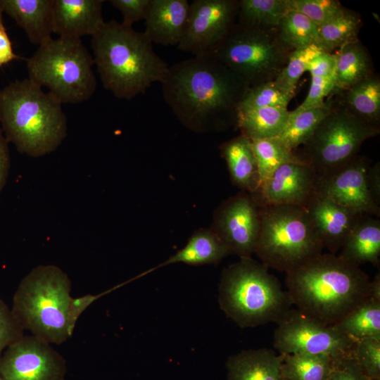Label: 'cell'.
Returning a JSON list of instances; mask_svg holds the SVG:
<instances>
[{
	"instance_id": "6da1fadb",
	"label": "cell",
	"mask_w": 380,
	"mask_h": 380,
	"mask_svg": "<svg viewBox=\"0 0 380 380\" xmlns=\"http://www.w3.org/2000/svg\"><path fill=\"white\" fill-rule=\"evenodd\" d=\"M160 84L166 104L186 127L196 132L236 127L239 104L250 88L209 53L169 66Z\"/></svg>"
},
{
	"instance_id": "7a4b0ae2",
	"label": "cell",
	"mask_w": 380,
	"mask_h": 380,
	"mask_svg": "<svg viewBox=\"0 0 380 380\" xmlns=\"http://www.w3.org/2000/svg\"><path fill=\"white\" fill-rule=\"evenodd\" d=\"M286 274L293 305L329 326L370 296L367 274L336 254L322 253Z\"/></svg>"
},
{
	"instance_id": "3957f363",
	"label": "cell",
	"mask_w": 380,
	"mask_h": 380,
	"mask_svg": "<svg viewBox=\"0 0 380 380\" xmlns=\"http://www.w3.org/2000/svg\"><path fill=\"white\" fill-rule=\"evenodd\" d=\"M91 43L103 85L117 98L129 100L144 94L167 73L169 65L144 32L115 20L105 22Z\"/></svg>"
},
{
	"instance_id": "277c9868",
	"label": "cell",
	"mask_w": 380,
	"mask_h": 380,
	"mask_svg": "<svg viewBox=\"0 0 380 380\" xmlns=\"http://www.w3.org/2000/svg\"><path fill=\"white\" fill-rule=\"evenodd\" d=\"M0 126L18 151L33 158L56 150L67 134L62 103L29 78L0 90Z\"/></svg>"
},
{
	"instance_id": "5b68a950",
	"label": "cell",
	"mask_w": 380,
	"mask_h": 380,
	"mask_svg": "<svg viewBox=\"0 0 380 380\" xmlns=\"http://www.w3.org/2000/svg\"><path fill=\"white\" fill-rule=\"evenodd\" d=\"M268 267L251 258L225 268L218 302L225 315L241 328L277 322L293 305L290 295Z\"/></svg>"
},
{
	"instance_id": "8992f818",
	"label": "cell",
	"mask_w": 380,
	"mask_h": 380,
	"mask_svg": "<svg viewBox=\"0 0 380 380\" xmlns=\"http://www.w3.org/2000/svg\"><path fill=\"white\" fill-rule=\"evenodd\" d=\"M71 281L54 265H40L20 281L11 310L24 330L50 343L60 345L71 337L68 315Z\"/></svg>"
},
{
	"instance_id": "52a82bcc",
	"label": "cell",
	"mask_w": 380,
	"mask_h": 380,
	"mask_svg": "<svg viewBox=\"0 0 380 380\" xmlns=\"http://www.w3.org/2000/svg\"><path fill=\"white\" fill-rule=\"evenodd\" d=\"M322 242L304 207L260 206L255 253L269 268L289 272L322 253Z\"/></svg>"
},
{
	"instance_id": "ba28073f",
	"label": "cell",
	"mask_w": 380,
	"mask_h": 380,
	"mask_svg": "<svg viewBox=\"0 0 380 380\" xmlns=\"http://www.w3.org/2000/svg\"><path fill=\"white\" fill-rule=\"evenodd\" d=\"M94 58L81 39L51 38L27 60L29 79L46 87L62 104L78 103L94 94Z\"/></svg>"
},
{
	"instance_id": "9c48e42d",
	"label": "cell",
	"mask_w": 380,
	"mask_h": 380,
	"mask_svg": "<svg viewBox=\"0 0 380 380\" xmlns=\"http://www.w3.org/2000/svg\"><path fill=\"white\" fill-rule=\"evenodd\" d=\"M293 51L279 40L276 28H257L236 22L210 51L249 87L274 81Z\"/></svg>"
},
{
	"instance_id": "30bf717a",
	"label": "cell",
	"mask_w": 380,
	"mask_h": 380,
	"mask_svg": "<svg viewBox=\"0 0 380 380\" xmlns=\"http://www.w3.org/2000/svg\"><path fill=\"white\" fill-rule=\"evenodd\" d=\"M379 128L370 126L347 110L334 105L312 136L294 153L322 175L346 164L357 155L362 144L379 134Z\"/></svg>"
},
{
	"instance_id": "8fae6325",
	"label": "cell",
	"mask_w": 380,
	"mask_h": 380,
	"mask_svg": "<svg viewBox=\"0 0 380 380\" xmlns=\"http://www.w3.org/2000/svg\"><path fill=\"white\" fill-rule=\"evenodd\" d=\"M273 346L281 354H323L337 357L350 353L354 341L296 309L277 322Z\"/></svg>"
},
{
	"instance_id": "7c38bea8",
	"label": "cell",
	"mask_w": 380,
	"mask_h": 380,
	"mask_svg": "<svg viewBox=\"0 0 380 380\" xmlns=\"http://www.w3.org/2000/svg\"><path fill=\"white\" fill-rule=\"evenodd\" d=\"M65 361L51 345L33 335L8 346L0 359L4 380H64Z\"/></svg>"
},
{
	"instance_id": "4fadbf2b",
	"label": "cell",
	"mask_w": 380,
	"mask_h": 380,
	"mask_svg": "<svg viewBox=\"0 0 380 380\" xmlns=\"http://www.w3.org/2000/svg\"><path fill=\"white\" fill-rule=\"evenodd\" d=\"M238 0H194L177 48L194 56L210 51L236 23Z\"/></svg>"
},
{
	"instance_id": "5bb4252c",
	"label": "cell",
	"mask_w": 380,
	"mask_h": 380,
	"mask_svg": "<svg viewBox=\"0 0 380 380\" xmlns=\"http://www.w3.org/2000/svg\"><path fill=\"white\" fill-rule=\"evenodd\" d=\"M260 227V206L251 194L241 193L219 208L213 232L228 249L240 258L255 253Z\"/></svg>"
},
{
	"instance_id": "9a60e30c",
	"label": "cell",
	"mask_w": 380,
	"mask_h": 380,
	"mask_svg": "<svg viewBox=\"0 0 380 380\" xmlns=\"http://www.w3.org/2000/svg\"><path fill=\"white\" fill-rule=\"evenodd\" d=\"M370 160L357 155L339 167L318 175L315 194L330 198L358 214L380 217V207L368 190L366 174Z\"/></svg>"
},
{
	"instance_id": "2e32d148",
	"label": "cell",
	"mask_w": 380,
	"mask_h": 380,
	"mask_svg": "<svg viewBox=\"0 0 380 380\" xmlns=\"http://www.w3.org/2000/svg\"><path fill=\"white\" fill-rule=\"evenodd\" d=\"M318 175L302 161L289 162L279 166L251 194L260 206L296 205L305 207L315 194Z\"/></svg>"
},
{
	"instance_id": "e0dca14e",
	"label": "cell",
	"mask_w": 380,
	"mask_h": 380,
	"mask_svg": "<svg viewBox=\"0 0 380 380\" xmlns=\"http://www.w3.org/2000/svg\"><path fill=\"white\" fill-rule=\"evenodd\" d=\"M324 248L336 254L360 216L329 197L315 194L304 207Z\"/></svg>"
},
{
	"instance_id": "ac0fdd59",
	"label": "cell",
	"mask_w": 380,
	"mask_h": 380,
	"mask_svg": "<svg viewBox=\"0 0 380 380\" xmlns=\"http://www.w3.org/2000/svg\"><path fill=\"white\" fill-rule=\"evenodd\" d=\"M103 0H55L53 33L59 37L81 39L94 35L104 24Z\"/></svg>"
},
{
	"instance_id": "d6986e66",
	"label": "cell",
	"mask_w": 380,
	"mask_h": 380,
	"mask_svg": "<svg viewBox=\"0 0 380 380\" xmlns=\"http://www.w3.org/2000/svg\"><path fill=\"white\" fill-rule=\"evenodd\" d=\"M189 6L187 0H151L144 34L152 43L177 46L186 26Z\"/></svg>"
},
{
	"instance_id": "ffe728a7",
	"label": "cell",
	"mask_w": 380,
	"mask_h": 380,
	"mask_svg": "<svg viewBox=\"0 0 380 380\" xmlns=\"http://www.w3.org/2000/svg\"><path fill=\"white\" fill-rule=\"evenodd\" d=\"M55 0H0V11L22 27L31 43L41 45L53 33Z\"/></svg>"
},
{
	"instance_id": "44dd1931",
	"label": "cell",
	"mask_w": 380,
	"mask_h": 380,
	"mask_svg": "<svg viewBox=\"0 0 380 380\" xmlns=\"http://www.w3.org/2000/svg\"><path fill=\"white\" fill-rule=\"evenodd\" d=\"M283 358L270 348L243 350L228 358L227 380H288L281 373Z\"/></svg>"
},
{
	"instance_id": "7402d4cb",
	"label": "cell",
	"mask_w": 380,
	"mask_h": 380,
	"mask_svg": "<svg viewBox=\"0 0 380 380\" xmlns=\"http://www.w3.org/2000/svg\"><path fill=\"white\" fill-rule=\"evenodd\" d=\"M338 256L346 262L360 267L367 262L379 265L380 221L362 214L344 241Z\"/></svg>"
},
{
	"instance_id": "603a6c76",
	"label": "cell",
	"mask_w": 380,
	"mask_h": 380,
	"mask_svg": "<svg viewBox=\"0 0 380 380\" xmlns=\"http://www.w3.org/2000/svg\"><path fill=\"white\" fill-rule=\"evenodd\" d=\"M220 151L233 183L249 194L255 193L260 177L251 140L241 134L223 143Z\"/></svg>"
},
{
	"instance_id": "cb8c5ba5",
	"label": "cell",
	"mask_w": 380,
	"mask_h": 380,
	"mask_svg": "<svg viewBox=\"0 0 380 380\" xmlns=\"http://www.w3.org/2000/svg\"><path fill=\"white\" fill-rule=\"evenodd\" d=\"M229 254L227 247L213 230H201L192 235L182 249L167 260L144 272V274L177 262L190 265L215 264Z\"/></svg>"
},
{
	"instance_id": "d4e9b609",
	"label": "cell",
	"mask_w": 380,
	"mask_h": 380,
	"mask_svg": "<svg viewBox=\"0 0 380 380\" xmlns=\"http://www.w3.org/2000/svg\"><path fill=\"white\" fill-rule=\"evenodd\" d=\"M343 93L341 104L363 122L379 128L380 122V80L372 75Z\"/></svg>"
},
{
	"instance_id": "484cf974",
	"label": "cell",
	"mask_w": 380,
	"mask_h": 380,
	"mask_svg": "<svg viewBox=\"0 0 380 380\" xmlns=\"http://www.w3.org/2000/svg\"><path fill=\"white\" fill-rule=\"evenodd\" d=\"M290 111L286 108L267 107L238 111L236 127L251 140L275 138L287 124Z\"/></svg>"
},
{
	"instance_id": "4316f807",
	"label": "cell",
	"mask_w": 380,
	"mask_h": 380,
	"mask_svg": "<svg viewBox=\"0 0 380 380\" xmlns=\"http://www.w3.org/2000/svg\"><path fill=\"white\" fill-rule=\"evenodd\" d=\"M335 55L334 90L345 91L373 75L371 58L360 40L342 46Z\"/></svg>"
},
{
	"instance_id": "83f0119b",
	"label": "cell",
	"mask_w": 380,
	"mask_h": 380,
	"mask_svg": "<svg viewBox=\"0 0 380 380\" xmlns=\"http://www.w3.org/2000/svg\"><path fill=\"white\" fill-rule=\"evenodd\" d=\"M331 326L354 341L380 339V300L369 297Z\"/></svg>"
},
{
	"instance_id": "f1b7e54d",
	"label": "cell",
	"mask_w": 380,
	"mask_h": 380,
	"mask_svg": "<svg viewBox=\"0 0 380 380\" xmlns=\"http://www.w3.org/2000/svg\"><path fill=\"white\" fill-rule=\"evenodd\" d=\"M361 26L360 15L343 8L334 18L319 26L318 44L326 52L333 53L348 44L358 41Z\"/></svg>"
},
{
	"instance_id": "f546056e",
	"label": "cell",
	"mask_w": 380,
	"mask_h": 380,
	"mask_svg": "<svg viewBox=\"0 0 380 380\" xmlns=\"http://www.w3.org/2000/svg\"><path fill=\"white\" fill-rule=\"evenodd\" d=\"M331 103L309 108L298 113L290 111V116L283 131L275 137L287 149L293 152L312 136L322 120L329 112Z\"/></svg>"
},
{
	"instance_id": "4dcf8cb0",
	"label": "cell",
	"mask_w": 380,
	"mask_h": 380,
	"mask_svg": "<svg viewBox=\"0 0 380 380\" xmlns=\"http://www.w3.org/2000/svg\"><path fill=\"white\" fill-rule=\"evenodd\" d=\"M288 10L286 0H239L236 22L257 28H276Z\"/></svg>"
},
{
	"instance_id": "1f68e13d",
	"label": "cell",
	"mask_w": 380,
	"mask_h": 380,
	"mask_svg": "<svg viewBox=\"0 0 380 380\" xmlns=\"http://www.w3.org/2000/svg\"><path fill=\"white\" fill-rule=\"evenodd\" d=\"M333 359L323 354H284L281 373L288 380H327Z\"/></svg>"
},
{
	"instance_id": "d6a6232c",
	"label": "cell",
	"mask_w": 380,
	"mask_h": 380,
	"mask_svg": "<svg viewBox=\"0 0 380 380\" xmlns=\"http://www.w3.org/2000/svg\"><path fill=\"white\" fill-rule=\"evenodd\" d=\"M319 27L300 13L288 10L277 27L281 42L291 51L318 44Z\"/></svg>"
},
{
	"instance_id": "836d02e7",
	"label": "cell",
	"mask_w": 380,
	"mask_h": 380,
	"mask_svg": "<svg viewBox=\"0 0 380 380\" xmlns=\"http://www.w3.org/2000/svg\"><path fill=\"white\" fill-rule=\"evenodd\" d=\"M251 141L258 165L260 186L281 165L301 160L276 138L254 139Z\"/></svg>"
},
{
	"instance_id": "e575fe53",
	"label": "cell",
	"mask_w": 380,
	"mask_h": 380,
	"mask_svg": "<svg viewBox=\"0 0 380 380\" xmlns=\"http://www.w3.org/2000/svg\"><path fill=\"white\" fill-rule=\"evenodd\" d=\"M325 51L317 44L293 50L288 61L274 80L276 85L285 94L293 97L297 83L302 75L307 71L310 61Z\"/></svg>"
},
{
	"instance_id": "d590c367",
	"label": "cell",
	"mask_w": 380,
	"mask_h": 380,
	"mask_svg": "<svg viewBox=\"0 0 380 380\" xmlns=\"http://www.w3.org/2000/svg\"><path fill=\"white\" fill-rule=\"evenodd\" d=\"M292 99L274 81H270L250 87L239 104V110L267 107L288 108Z\"/></svg>"
},
{
	"instance_id": "8d00e7d4",
	"label": "cell",
	"mask_w": 380,
	"mask_h": 380,
	"mask_svg": "<svg viewBox=\"0 0 380 380\" xmlns=\"http://www.w3.org/2000/svg\"><path fill=\"white\" fill-rule=\"evenodd\" d=\"M350 355L369 380H380V339L365 338L355 341Z\"/></svg>"
},
{
	"instance_id": "74e56055",
	"label": "cell",
	"mask_w": 380,
	"mask_h": 380,
	"mask_svg": "<svg viewBox=\"0 0 380 380\" xmlns=\"http://www.w3.org/2000/svg\"><path fill=\"white\" fill-rule=\"evenodd\" d=\"M289 10L302 13L318 27L329 21L344 8L336 0H286Z\"/></svg>"
},
{
	"instance_id": "f35d334b",
	"label": "cell",
	"mask_w": 380,
	"mask_h": 380,
	"mask_svg": "<svg viewBox=\"0 0 380 380\" xmlns=\"http://www.w3.org/2000/svg\"><path fill=\"white\" fill-rule=\"evenodd\" d=\"M11 308L0 298V359L5 350L24 336Z\"/></svg>"
},
{
	"instance_id": "ab89813d",
	"label": "cell",
	"mask_w": 380,
	"mask_h": 380,
	"mask_svg": "<svg viewBox=\"0 0 380 380\" xmlns=\"http://www.w3.org/2000/svg\"><path fill=\"white\" fill-rule=\"evenodd\" d=\"M335 76L330 77H311V82L308 93L302 102L293 113H298L309 108L322 106L324 99L334 91Z\"/></svg>"
},
{
	"instance_id": "60d3db41",
	"label": "cell",
	"mask_w": 380,
	"mask_h": 380,
	"mask_svg": "<svg viewBox=\"0 0 380 380\" xmlns=\"http://www.w3.org/2000/svg\"><path fill=\"white\" fill-rule=\"evenodd\" d=\"M327 380H369L348 353L334 357Z\"/></svg>"
},
{
	"instance_id": "b9f144b4",
	"label": "cell",
	"mask_w": 380,
	"mask_h": 380,
	"mask_svg": "<svg viewBox=\"0 0 380 380\" xmlns=\"http://www.w3.org/2000/svg\"><path fill=\"white\" fill-rule=\"evenodd\" d=\"M110 3L121 12L122 23L132 27L133 23L145 20L151 0H110Z\"/></svg>"
},
{
	"instance_id": "7bdbcfd3",
	"label": "cell",
	"mask_w": 380,
	"mask_h": 380,
	"mask_svg": "<svg viewBox=\"0 0 380 380\" xmlns=\"http://www.w3.org/2000/svg\"><path fill=\"white\" fill-rule=\"evenodd\" d=\"M336 55L334 53L324 51L309 63L307 71L311 77H330L335 76Z\"/></svg>"
},
{
	"instance_id": "ee69618b",
	"label": "cell",
	"mask_w": 380,
	"mask_h": 380,
	"mask_svg": "<svg viewBox=\"0 0 380 380\" xmlns=\"http://www.w3.org/2000/svg\"><path fill=\"white\" fill-rule=\"evenodd\" d=\"M109 291H108L97 295L87 294L80 297L71 298L69 303L68 315V328L71 335L74 331L76 323L80 316L84 312V311L96 300Z\"/></svg>"
},
{
	"instance_id": "f6af8a7d",
	"label": "cell",
	"mask_w": 380,
	"mask_h": 380,
	"mask_svg": "<svg viewBox=\"0 0 380 380\" xmlns=\"http://www.w3.org/2000/svg\"><path fill=\"white\" fill-rule=\"evenodd\" d=\"M20 58L14 52L12 42L4 23L3 13L0 11V69L11 61Z\"/></svg>"
},
{
	"instance_id": "bcb514c9",
	"label": "cell",
	"mask_w": 380,
	"mask_h": 380,
	"mask_svg": "<svg viewBox=\"0 0 380 380\" xmlns=\"http://www.w3.org/2000/svg\"><path fill=\"white\" fill-rule=\"evenodd\" d=\"M8 143L0 126V195L6 184L10 168Z\"/></svg>"
},
{
	"instance_id": "7dc6e473",
	"label": "cell",
	"mask_w": 380,
	"mask_h": 380,
	"mask_svg": "<svg viewBox=\"0 0 380 380\" xmlns=\"http://www.w3.org/2000/svg\"><path fill=\"white\" fill-rule=\"evenodd\" d=\"M368 190L374 201L380 206V163L369 166L366 174Z\"/></svg>"
},
{
	"instance_id": "c3c4849f",
	"label": "cell",
	"mask_w": 380,
	"mask_h": 380,
	"mask_svg": "<svg viewBox=\"0 0 380 380\" xmlns=\"http://www.w3.org/2000/svg\"><path fill=\"white\" fill-rule=\"evenodd\" d=\"M371 298L380 300V274L375 275L372 281H370V296Z\"/></svg>"
},
{
	"instance_id": "681fc988",
	"label": "cell",
	"mask_w": 380,
	"mask_h": 380,
	"mask_svg": "<svg viewBox=\"0 0 380 380\" xmlns=\"http://www.w3.org/2000/svg\"><path fill=\"white\" fill-rule=\"evenodd\" d=\"M0 380H4V379L0 376Z\"/></svg>"
}]
</instances>
